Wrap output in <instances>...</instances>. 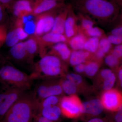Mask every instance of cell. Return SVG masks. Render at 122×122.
<instances>
[{
  "mask_svg": "<svg viewBox=\"0 0 122 122\" xmlns=\"http://www.w3.org/2000/svg\"><path fill=\"white\" fill-rule=\"evenodd\" d=\"M14 27L16 30L18 38L20 41L24 40L28 37L29 35L24 30L23 26H15Z\"/></svg>",
  "mask_w": 122,
  "mask_h": 122,
  "instance_id": "32",
  "label": "cell"
},
{
  "mask_svg": "<svg viewBox=\"0 0 122 122\" xmlns=\"http://www.w3.org/2000/svg\"><path fill=\"white\" fill-rule=\"evenodd\" d=\"M119 85H120V86L121 87V88H122V82H119Z\"/></svg>",
  "mask_w": 122,
  "mask_h": 122,
  "instance_id": "47",
  "label": "cell"
},
{
  "mask_svg": "<svg viewBox=\"0 0 122 122\" xmlns=\"http://www.w3.org/2000/svg\"><path fill=\"white\" fill-rule=\"evenodd\" d=\"M114 115V122H122V106Z\"/></svg>",
  "mask_w": 122,
  "mask_h": 122,
  "instance_id": "39",
  "label": "cell"
},
{
  "mask_svg": "<svg viewBox=\"0 0 122 122\" xmlns=\"http://www.w3.org/2000/svg\"><path fill=\"white\" fill-rule=\"evenodd\" d=\"M32 122H54L46 118L39 114L35 115L33 119Z\"/></svg>",
  "mask_w": 122,
  "mask_h": 122,
  "instance_id": "40",
  "label": "cell"
},
{
  "mask_svg": "<svg viewBox=\"0 0 122 122\" xmlns=\"http://www.w3.org/2000/svg\"><path fill=\"white\" fill-rule=\"evenodd\" d=\"M15 0H0V3L5 8L11 9Z\"/></svg>",
  "mask_w": 122,
  "mask_h": 122,
  "instance_id": "38",
  "label": "cell"
},
{
  "mask_svg": "<svg viewBox=\"0 0 122 122\" xmlns=\"http://www.w3.org/2000/svg\"><path fill=\"white\" fill-rule=\"evenodd\" d=\"M24 42L28 55V62L29 63H32L34 58L39 51L37 38L34 35H32Z\"/></svg>",
  "mask_w": 122,
  "mask_h": 122,
  "instance_id": "15",
  "label": "cell"
},
{
  "mask_svg": "<svg viewBox=\"0 0 122 122\" xmlns=\"http://www.w3.org/2000/svg\"><path fill=\"white\" fill-rule=\"evenodd\" d=\"M7 33V29L4 25H0V47L5 43Z\"/></svg>",
  "mask_w": 122,
  "mask_h": 122,
  "instance_id": "33",
  "label": "cell"
},
{
  "mask_svg": "<svg viewBox=\"0 0 122 122\" xmlns=\"http://www.w3.org/2000/svg\"><path fill=\"white\" fill-rule=\"evenodd\" d=\"M10 54L12 58L18 61H28V55L24 42H20L11 47Z\"/></svg>",
  "mask_w": 122,
  "mask_h": 122,
  "instance_id": "14",
  "label": "cell"
},
{
  "mask_svg": "<svg viewBox=\"0 0 122 122\" xmlns=\"http://www.w3.org/2000/svg\"><path fill=\"white\" fill-rule=\"evenodd\" d=\"M87 33L90 36L93 37H97L102 35V33L98 28L96 27L87 30Z\"/></svg>",
  "mask_w": 122,
  "mask_h": 122,
  "instance_id": "36",
  "label": "cell"
},
{
  "mask_svg": "<svg viewBox=\"0 0 122 122\" xmlns=\"http://www.w3.org/2000/svg\"><path fill=\"white\" fill-rule=\"evenodd\" d=\"M33 80L30 75L11 65L0 67V82L6 87L26 91L30 89Z\"/></svg>",
  "mask_w": 122,
  "mask_h": 122,
  "instance_id": "3",
  "label": "cell"
},
{
  "mask_svg": "<svg viewBox=\"0 0 122 122\" xmlns=\"http://www.w3.org/2000/svg\"><path fill=\"white\" fill-rule=\"evenodd\" d=\"M57 5L56 0H36L33 5L32 15L36 17L50 12Z\"/></svg>",
  "mask_w": 122,
  "mask_h": 122,
  "instance_id": "12",
  "label": "cell"
},
{
  "mask_svg": "<svg viewBox=\"0 0 122 122\" xmlns=\"http://www.w3.org/2000/svg\"><path fill=\"white\" fill-rule=\"evenodd\" d=\"M61 99L60 96H53L47 97L42 99L38 102L37 112L42 108L59 105Z\"/></svg>",
  "mask_w": 122,
  "mask_h": 122,
  "instance_id": "21",
  "label": "cell"
},
{
  "mask_svg": "<svg viewBox=\"0 0 122 122\" xmlns=\"http://www.w3.org/2000/svg\"></svg>",
  "mask_w": 122,
  "mask_h": 122,
  "instance_id": "49",
  "label": "cell"
},
{
  "mask_svg": "<svg viewBox=\"0 0 122 122\" xmlns=\"http://www.w3.org/2000/svg\"><path fill=\"white\" fill-rule=\"evenodd\" d=\"M71 54V52L65 43L61 42L55 45L49 54L56 55L62 61H66L69 60Z\"/></svg>",
  "mask_w": 122,
  "mask_h": 122,
  "instance_id": "17",
  "label": "cell"
},
{
  "mask_svg": "<svg viewBox=\"0 0 122 122\" xmlns=\"http://www.w3.org/2000/svg\"><path fill=\"white\" fill-rule=\"evenodd\" d=\"M104 109L111 112H116L122 106V92L112 88L104 91L100 99Z\"/></svg>",
  "mask_w": 122,
  "mask_h": 122,
  "instance_id": "8",
  "label": "cell"
},
{
  "mask_svg": "<svg viewBox=\"0 0 122 122\" xmlns=\"http://www.w3.org/2000/svg\"><path fill=\"white\" fill-rule=\"evenodd\" d=\"M111 47V44L107 38H103L100 40L99 44L98 51L105 55L110 50Z\"/></svg>",
  "mask_w": 122,
  "mask_h": 122,
  "instance_id": "29",
  "label": "cell"
},
{
  "mask_svg": "<svg viewBox=\"0 0 122 122\" xmlns=\"http://www.w3.org/2000/svg\"><path fill=\"white\" fill-rule=\"evenodd\" d=\"M107 39L111 44L118 45L122 43V37L111 35L109 36Z\"/></svg>",
  "mask_w": 122,
  "mask_h": 122,
  "instance_id": "34",
  "label": "cell"
},
{
  "mask_svg": "<svg viewBox=\"0 0 122 122\" xmlns=\"http://www.w3.org/2000/svg\"><path fill=\"white\" fill-rule=\"evenodd\" d=\"M66 13V12L65 11L55 17L51 32L58 34H63L65 30Z\"/></svg>",
  "mask_w": 122,
  "mask_h": 122,
  "instance_id": "19",
  "label": "cell"
},
{
  "mask_svg": "<svg viewBox=\"0 0 122 122\" xmlns=\"http://www.w3.org/2000/svg\"><path fill=\"white\" fill-rule=\"evenodd\" d=\"M113 72L111 70L109 69H105L101 71L99 76V80L103 81L109 76Z\"/></svg>",
  "mask_w": 122,
  "mask_h": 122,
  "instance_id": "37",
  "label": "cell"
},
{
  "mask_svg": "<svg viewBox=\"0 0 122 122\" xmlns=\"http://www.w3.org/2000/svg\"><path fill=\"white\" fill-rule=\"evenodd\" d=\"M82 103L76 95L61 98L59 106L61 114L70 118L78 117L83 113Z\"/></svg>",
  "mask_w": 122,
  "mask_h": 122,
  "instance_id": "4",
  "label": "cell"
},
{
  "mask_svg": "<svg viewBox=\"0 0 122 122\" xmlns=\"http://www.w3.org/2000/svg\"><path fill=\"white\" fill-rule=\"evenodd\" d=\"M83 113L96 116L102 113L103 108L100 99H94L82 103Z\"/></svg>",
  "mask_w": 122,
  "mask_h": 122,
  "instance_id": "13",
  "label": "cell"
},
{
  "mask_svg": "<svg viewBox=\"0 0 122 122\" xmlns=\"http://www.w3.org/2000/svg\"><path fill=\"white\" fill-rule=\"evenodd\" d=\"M61 59L52 55L41 57L36 64L34 72L30 75L34 80L56 78L66 75Z\"/></svg>",
  "mask_w": 122,
  "mask_h": 122,
  "instance_id": "2",
  "label": "cell"
},
{
  "mask_svg": "<svg viewBox=\"0 0 122 122\" xmlns=\"http://www.w3.org/2000/svg\"><path fill=\"white\" fill-rule=\"evenodd\" d=\"M82 25L84 28L88 30L93 27V23L89 20H85L82 21Z\"/></svg>",
  "mask_w": 122,
  "mask_h": 122,
  "instance_id": "43",
  "label": "cell"
},
{
  "mask_svg": "<svg viewBox=\"0 0 122 122\" xmlns=\"http://www.w3.org/2000/svg\"><path fill=\"white\" fill-rule=\"evenodd\" d=\"M34 92L38 102L47 97L60 96L64 93L60 84V79L57 80L55 78L42 80L37 85Z\"/></svg>",
  "mask_w": 122,
  "mask_h": 122,
  "instance_id": "5",
  "label": "cell"
},
{
  "mask_svg": "<svg viewBox=\"0 0 122 122\" xmlns=\"http://www.w3.org/2000/svg\"><path fill=\"white\" fill-rule=\"evenodd\" d=\"M87 122H105L104 120L99 118H94L90 119Z\"/></svg>",
  "mask_w": 122,
  "mask_h": 122,
  "instance_id": "46",
  "label": "cell"
},
{
  "mask_svg": "<svg viewBox=\"0 0 122 122\" xmlns=\"http://www.w3.org/2000/svg\"><path fill=\"white\" fill-rule=\"evenodd\" d=\"M112 35L122 37V26L114 29L111 31Z\"/></svg>",
  "mask_w": 122,
  "mask_h": 122,
  "instance_id": "44",
  "label": "cell"
},
{
  "mask_svg": "<svg viewBox=\"0 0 122 122\" xmlns=\"http://www.w3.org/2000/svg\"><path fill=\"white\" fill-rule=\"evenodd\" d=\"M74 20L71 17H69L66 19L64 32L65 33L66 37H71L74 35Z\"/></svg>",
  "mask_w": 122,
  "mask_h": 122,
  "instance_id": "26",
  "label": "cell"
},
{
  "mask_svg": "<svg viewBox=\"0 0 122 122\" xmlns=\"http://www.w3.org/2000/svg\"><path fill=\"white\" fill-rule=\"evenodd\" d=\"M85 7L90 13L99 17L110 16L116 10L113 4L105 0H86Z\"/></svg>",
  "mask_w": 122,
  "mask_h": 122,
  "instance_id": "6",
  "label": "cell"
},
{
  "mask_svg": "<svg viewBox=\"0 0 122 122\" xmlns=\"http://www.w3.org/2000/svg\"></svg>",
  "mask_w": 122,
  "mask_h": 122,
  "instance_id": "50",
  "label": "cell"
},
{
  "mask_svg": "<svg viewBox=\"0 0 122 122\" xmlns=\"http://www.w3.org/2000/svg\"><path fill=\"white\" fill-rule=\"evenodd\" d=\"M115 74L112 72L103 81L102 88L104 91L109 90L113 88L116 81Z\"/></svg>",
  "mask_w": 122,
  "mask_h": 122,
  "instance_id": "28",
  "label": "cell"
},
{
  "mask_svg": "<svg viewBox=\"0 0 122 122\" xmlns=\"http://www.w3.org/2000/svg\"><path fill=\"white\" fill-rule=\"evenodd\" d=\"M13 15L17 18L32 15L33 5L29 0L15 1L11 9Z\"/></svg>",
  "mask_w": 122,
  "mask_h": 122,
  "instance_id": "11",
  "label": "cell"
},
{
  "mask_svg": "<svg viewBox=\"0 0 122 122\" xmlns=\"http://www.w3.org/2000/svg\"><path fill=\"white\" fill-rule=\"evenodd\" d=\"M86 65L84 63H81L75 66V70L77 73L81 74L84 73L85 71Z\"/></svg>",
  "mask_w": 122,
  "mask_h": 122,
  "instance_id": "42",
  "label": "cell"
},
{
  "mask_svg": "<svg viewBox=\"0 0 122 122\" xmlns=\"http://www.w3.org/2000/svg\"><path fill=\"white\" fill-rule=\"evenodd\" d=\"M86 42L83 36L78 35L72 38L70 41L71 47L75 50H80L84 48Z\"/></svg>",
  "mask_w": 122,
  "mask_h": 122,
  "instance_id": "23",
  "label": "cell"
},
{
  "mask_svg": "<svg viewBox=\"0 0 122 122\" xmlns=\"http://www.w3.org/2000/svg\"><path fill=\"white\" fill-rule=\"evenodd\" d=\"M5 87V90L0 92V121L18 98L25 91Z\"/></svg>",
  "mask_w": 122,
  "mask_h": 122,
  "instance_id": "7",
  "label": "cell"
},
{
  "mask_svg": "<svg viewBox=\"0 0 122 122\" xmlns=\"http://www.w3.org/2000/svg\"><path fill=\"white\" fill-rule=\"evenodd\" d=\"M99 44V41L97 38L93 37L85 42L84 48L88 52H95L98 48Z\"/></svg>",
  "mask_w": 122,
  "mask_h": 122,
  "instance_id": "25",
  "label": "cell"
},
{
  "mask_svg": "<svg viewBox=\"0 0 122 122\" xmlns=\"http://www.w3.org/2000/svg\"><path fill=\"white\" fill-rule=\"evenodd\" d=\"M99 66L98 64L94 62H91L86 65L85 73L86 76L92 77L95 76L98 71Z\"/></svg>",
  "mask_w": 122,
  "mask_h": 122,
  "instance_id": "27",
  "label": "cell"
},
{
  "mask_svg": "<svg viewBox=\"0 0 122 122\" xmlns=\"http://www.w3.org/2000/svg\"><path fill=\"white\" fill-rule=\"evenodd\" d=\"M24 25V30L25 32L29 35H32L35 33V22L32 21H28Z\"/></svg>",
  "mask_w": 122,
  "mask_h": 122,
  "instance_id": "31",
  "label": "cell"
},
{
  "mask_svg": "<svg viewBox=\"0 0 122 122\" xmlns=\"http://www.w3.org/2000/svg\"><path fill=\"white\" fill-rule=\"evenodd\" d=\"M111 54L119 59L122 57V44L118 45L114 48Z\"/></svg>",
  "mask_w": 122,
  "mask_h": 122,
  "instance_id": "35",
  "label": "cell"
},
{
  "mask_svg": "<svg viewBox=\"0 0 122 122\" xmlns=\"http://www.w3.org/2000/svg\"><path fill=\"white\" fill-rule=\"evenodd\" d=\"M2 58H1V57L0 55V65L1 63L2 62Z\"/></svg>",
  "mask_w": 122,
  "mask_h": 122,
  "instance_id": "48",
  "label": "cell"
},
{
  "mask_svg": "<svg viewBox=\"0 0 122 122\" xmlns=\"http://www.w3.org/2000/svg\"><path fill=\"white\" fill-rule=\"evenodd\" d=\"M38 102L34 91L24 92L0 122H32L37 113Z\"/></svg>",
  "mask_w": 122,
  "mask_h": 122,
  "instance_id": "1",
  "label": "cell"
},
{
  "mask_svg": "<svg viewBox=\"0 0 122 122\" xmlns=\"http://www.w3.org/2000/svg\"><path fill=\"white\" fill-rule=\"evenodd\" d=\"M63 77L60 79V84L63 93L69 95H75L79 89L71 81Z\"/></svg>",
  "mask_w": 122,
  "mask_h": 122,
  "instance_id": "20",
  "label": "cell"
},
{
  "mask_svg": "<svg viewBox=\"0 0 122 122\" xmlns=\"http://www.w3.org/2000/svg\"><path fill=\"white\" fill-rule=\"evenodd\" d=\"M117 77L119 82H122V68H120L118 70Z\"/></svg>",
  "mask_w": 122,
  "mask_h": 122,
  "instance_id": "45",
  "label": "cell"
},
{
  "mask_svg": "<svg viewBox=\"0 0 122 122\" xmlns=\"http://www.w3.org/2000/svg\"><path fill=\"white\" fill-rule=\"evenodd\" d=\"M37 114L51 121L54 122L60 117L61 112L59 105H57L42 108L38 111Z\"/></svg>",
  "mask_w": 122,
  "mask_h": 122,
  "instance_id": "16",
  "label": "cell"
},
{
  "mask_svg": "<svg viewBox=\"0 0 122 122\" xmlns=\"http://www.w3.org/2000/svg\"><path fill=\"white\" fill-rule=\"evenodd\" d=\"M105 62L111 68L117 67L119 64V59L112 54L109 55L105 58Z\"/></svg>",
  "mask_w": 122,
  "mask_h": 122,
  "instance_id": "30",
  "label": "cell"
},
{
  "mask_svg": "<svg viewBox=\"0 0 122 122\" xmlns=\"http://www.w3.org/2000/svg\"><path fill=\"white\" fill-rule=\"evenodd\" d=\"M15 27L7 33L5 43L8 47H11L20 42Z\"/></svg>",
  "mask_w": 122,
  "mask_h": 122,
  "instance_id": "22",
  "label": "cell"
},
{
  "mask_svg": "<svg viewBox=\"0 0 122 122\" xmlns=\"http://www.w3.org/2000/svg\"><path fill=\"white\" fill-rule=\"evenodd\" d=\"M36 37L39 45V52L41 57L46 55L45 49L47 46L64 42L66 40L65 36L63 34L55 33L51 32Z\"/></svg>",
  "mask_w": 122,
  "mask_h": 122,
  "instance_id": "10",
  "label": "cell"
},
{
  "mask_svg": "<svg viewBox=\"0 0 122 122\" xmlns=\"http://www.w3.org/2000/svg\"><path fill=\"white\" fill-rule=\"evenodd\" d=\"M63 77L71 81L79 89L82 87L84 85L83 78L81 75L73 73L67 74Z\"/></svg>",
  "mask_w": 122,
  "mask_h": 122,
  "instance_id": "24",
  "label": "cell"
},
{
  "mask_svg": "<svg viewBox=\"0 0 122 122\" xmlns=\"http://www.w3.org/2000/svg\"><path fill=\"white\" fill-rule=\"evenodd\" d=\"M89 55L88 52H84L81 50L74 51L71 54L69 59L70 63L73 66L83 63Z\"/></svg>",
  "mask_w": 122,
  "mask_h": 122,
  "instance_id": "18",
  "label": "cell"
},
{
  "mask_svg": "<svg viewBox=\"0 0 122 122\" xmlns=\"http://www.w3.org/2000/svg\"><path fill=\"white\" fill-rule=\"evenodd\" d=\"M5 8L0 3V25H2L5 17Z\"/></svg>",
  "mask_w": 122,
  "mask_h": 122,
  "instance_id": "41",
  "label": "cell"
},
{
  "mask_svg": "<svg viewBox=\"0 0 122 122\" xmlns=\"http://www.w3.org/2000/svg\"><path fill=\"white\" fill-rule=\"evenodd\" d=\"M35 17V36L38 37L51 32L55 17L51 11Z\"/></svg>",
  "mask_w": 122,
  "mask_h": 122,
  "instance_id": "9",
  "label": "cell"
}]
</instances>
